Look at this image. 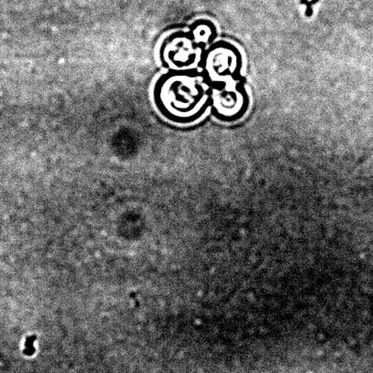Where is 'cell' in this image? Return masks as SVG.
Here are the masks:
<instances>
[{"label":"cell","instance_id":"6da1fadb","mask_svg":"<svg viewBox=\"0 0 373 373\" xmlns=\"http://www.w3.org/2000/svg\"><path fill=\"white\" fill-rule=\"evenodd\" d=\"M209 92L198 70H169L154 83L153 101L166 120L188 125L200 121L210 108Z\"/></svg>","mask_w":373,"mask_h":373},{"label":"cell","instance_id":"7a4b0ae2","mask_svg":"<svg viewBox=\"0 0 373 373\" xmlns=\"http://www.w3.org/2000/svg\"><path fill=\"white\" fill-rule=\"evenodd\" d=\"M217 28L208 19L195 21L188 31L168 35L159 49L160 62L169 70L190 69L198 63L202 50L215 43Z\"/></svg>","mask_w":373,"mask_h":373},{"label":"cell","instance_id":"3957f363","mask_svg":"<svg viewBox=\"0 0 373 373\" xmlns=\"http://www.w3.org/2000/svg\"><path fill=\"white\" fill-rule=\"evenodd\" d=\"M198 66L208 88L236 82L242 75V53L229 41L215 40L202 50Z\"/></svg>","mask_w":373,"mask_h":373},{"label":"cell","instance_id":"277c9868","mask_svg":"<svg viewBox=\"0 0 373 373\" xmlns=\"http://www.w3.org/2000/svg\"><path fill=\"white\" fill-rule=\"evenodd\" d=\"M212 115L223 124H236L249 111L251 99L245 83L236 80L209 88Z\"/></svg>","mask_w":373,"mask_h":373},{"label":"cell","instance_id":"5b68a950","mask_svg":"<svg viewBox=\"0 0 373 373\" xmlns=\"http://www.w3.org/2000/svg\"><path fill=\"white\" fill-rule=\"evenodd\" d=\"M318 1V0H312L311 2H308V0H301V4L307 5L306 15L308 16V17H310V16L312 15V12H313V11H312L311 5L316 4Z\"/></svg>","mask_w":373,"mask_h":373}]
</instances>
